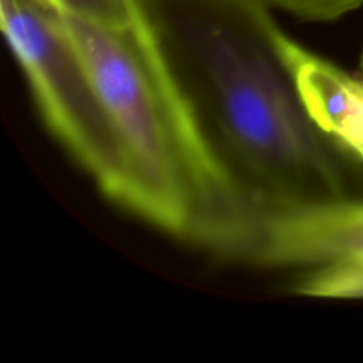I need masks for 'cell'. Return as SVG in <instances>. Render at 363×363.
<instances>
[{
	"instance_id": "cell-1",
	"label": "cell",
	"mask_w": 363,
	"mask_h": 363,
	"mask_svg": "<svg viewBox=\"0 0 363 363\" xmlns=\"http://www.w3.org/2000/svg\"><path fill=\"white\" fill-rule=\"evenodd\" d=\"M177 87L241 218L247 259L284 220L363 201V165L308 112L291 39L262 0H144Z\"/></svg>"
},
{
	"instance_id": "cell-2",
	"label": "cell",
	"mask_w": 363,
	"mask_h": 363,
	"mask_svg": "<svg viewBox=\"0 0 363 363\" xmlns=\"http://www.w3.org/2000/svg\"><path fill=\"white\" fill-rule=\"evenodd\" d=\"M60 16L94 74L119 144L116 204L170 236L238 259L240 211L147 16L123 30Z\"/></svg>"
},
{
	"instance_id": "cell-3",
	"label": "cell",
	"mask_w": 363,
	"mask_h": 363,
	"mask_svg": "<svg viewBox=\"0 0 363 363\" xmlns=\"http://www.w3.org/2000/svg\"><path fill=\"white\" fill-rule=\"evenodd\" d=\"M0 27L57 140L117 202L119 144L96 78L62 16L39 0H0Z\"/></svg>"
},
{
	"instance_id": "cell-4",
	"label": "cell",
	"mask_w": 363,
	"mask_h": 363,
	"mask_svg": "<svg viewBox=\"0 0 363 363\" xmlns=\"http://www.w3.org/2000/svg\"><path fill=\"white\" fill-rule=\"evenodd\" d=\"M298 85L315 123L363 163V80L294 43Z\"/></svg>"
},
{
	"instance_id": "cell-5",
	"label": "cell",
	"mask_w": 363,
	"mask_h": 363,
	"mask_svg": "<svg viewBox=\"0 0 363 363\" xmlns=\"http://www.w3.org/2000/svg\"><path fill=\"white\" fill-rule=\"evenodd\" d=\"M64 16L103 28L135 27L145 18L144 0H39Z\"/></svg>"
},
{
	"instance_id": "cell-6",
	"label": "cell",
	"mask_w": 363,
	"mask_h": 363,
	"mask_svg": "<svg viewBox=\"0 0 363 363\" xmlns=\"http://www.w3.org/2000/svg\"><path fill=\"white\" fill-rule=\"evenodd\" d=\"M298 293L312 298L363 300V259L319 266L298 286Z\"/></svg>"
},
{
	"instance_id": "cell-7",
	"label": "cell",
	"mask_w": 363,
	"mask_h": 363,
	"mask_svg": "<svg viewBox=\"0 0 363 363\" xmlns=\"http://www.w3.org/2000/svg\"><path fill=\"white\" fill-rule=\"evenodd\" d=\"M272 9L286 11L307 21H335L346 14L360 9L363 0H262Z\"/></svg>"
},
{
	"instance_id": "cell-8",
	"label": "cell",
	"mask_w": 363,
	"mask_h": 363,
	"mask_svg": "<svg viewBox=\"0 0 363 363\" xmlns=\"http://www.w3.org/2000/svg\"><path fill=\"white\" fill-rule=\"evenodd\" d=\"M358 77L363 80V53H362V60H360V73H358Z\"/></svg>"
}]
</instances>
